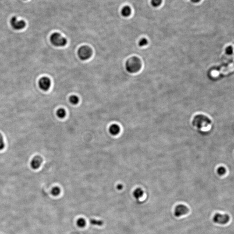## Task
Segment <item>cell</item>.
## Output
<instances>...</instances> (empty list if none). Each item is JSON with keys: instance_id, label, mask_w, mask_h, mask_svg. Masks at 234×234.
<instances>
[{"instance_id": "cell-19", "label": "cell", "mask_w": 234, "mask_h": 234, "mask_svg": "<svg viewBox=\"0 0 234 234\" xmlns=\"http://www.w3.org/2000/svg\"><path fill=\"white\" fill-rule=\"evenodd\" d=\"M147 39H146L145 38H142L140 40L139 42V45L140 47H142L145 46L147 44Z\"/></svg>"}, {"instance_id": "cell-14", "label": "cell", "mask_w": 234, "mask_h": 234, "mask_svg": "<svg viewBox=\"0 0 234 234\" xmlns=\"http://www.w3.org/2000/svg\"><path fill=\"white\" fill-rule=\"evenodd\" d=\"M76 224L79 227L84 228L86 226V221L83 218H80L77 220Z\"/></svg>"}, {"instance_id": "cell-9", "label": "cell", "mask_w": 234, "mask_h": 234, "mask_svg": "<svg viewBox=\"0 0 234 234\" xmlns=\"http://www.w3.org/2000/svg\"><path fill=\"white\" fill-rule=\"evenodd\" d=\"M42 162H43V159L40 156H36L32 159L30 165H31V167L33 169L36 170V169H38L40 167Z\"/></svg>"}, {"instance_id": "cell-3", "label": "cell", "mask_w": 234, "mask_h": 234, "mask_svg": "<svg viewBox=\"0 0 234 234\" xmlns=\"http://www.w3.org/2000/svg\"><path fill=\"white\" fill-rule=\"evenodd\" d=\"M50 42L55 46L63 47L67 44V40L58 33H54L50 36Z\"/></svg>"}, {"instance_id": "cell-13", "label": "cell", "mask_w": 234, "mask_h": 234, "mask_svg": "<svg viewBox=\"0 0 234 234\" xmlns=\"http://www.w3.org/2000/svg\"><path fill=\"white\" fill-rule=\"evenodd\" d=\"M56 115L58 118H63L66 116V112L63 109H59L57 111Z\"/></svg>"}, {"instance_id": "cell-23", "label": "cell", "mask_w": 234, "mask_h": 234, "mask_svg": "<svg viewBox=\"0 0 234 234\" xmlns=\"http://www.w3.org/2000/svg\"><path fill=\"white\" fill-rule=\"evenodd\" d=\"M191 1L193 3H198L201 0H191Z\"/></svg>"}, {"instance_id": "cell-1", "label": "cell", "mask_w": 234, "mask_h": 234, "mask_svg": "<svg viewBox=\"0 0 234 234\" xmlns=\"http://www.w3.org/2000/svg\"><path fill=\"white\" fill-rule=\"evenodd\" d=\"M193 124V125L195 126L199 129L206 130L210 129L211 122L210 120L205 116L199 115L194 118Z\"/></svg>"}, {"instance_id": "cell-2", "label": "cell", "mask_w": 234, "mask_h": 234, "mask_svg": "<svg viewBox=\"0 0 234 234\" xmlns=\"http://www.w3.org/2000/svg\"><path fill=\"white\" fill-rule=\"evenodd\" d=\"M125 66L126 69L129 73H137L141 69V61L137 57H132L127 60Z\"/></svg>"}, {"instance_id": "cell-20", "label": "cell", "mask_w": 234, "mask_h": 234, "mask_svg": "<svg viewBox=\"0 0 234 234\" xmlns=\"http://www.w3.org/2000/svg\"><path fill=\"white\" fill-rule=\"evenodd\" d=\"M5 144L4 141L3 137L1 134L0 133V151L2 150L4 148Z\"/></svg>"}, {"instance_id": "cell-4", "label": "cell", "mask_w": 234, "mask_h": 234, "mask_svg": "<svg viewBox=\"0 0 234 234\" xmlns=\"http://www.w3.org/2000/svg\"><path fill=\"white\" fill-rule=\"evenodd\" d=\"M79 58L82 60H86L90 58L92 55V50L90 47L83 46L79 49L78 51Z\"/></svg>"}, {"instance_id": "cell-10", "label": "cell", "mask_w": 234, "mask_h": 234, "mask_svg": "<svg viewBox=\"0 0 234 234\" xmlns=\"http://www.w3.org/2000/svg\"><path fill=\"white\" fill-rule=\"evenodd\" d=\"M109 131L111 135H116L120 132V128L116 124H113L110 127Z\"/></svg>"}, {"instance_id": "cell-21", "label": "cell", "mask_w": 234, "mask_h": 234, "mask_svg": "<svg viewBox=\"0 0 234 234\" xmlns=\"http://www.w3.org/2000/svg\"><path fill=\"white\" fill-rule=\"evenodd\" d=\"M217 171L219 175H223L226 173V170L225 167L222 166V167H219V168L218 169Z\"/></svg>"}, {"instance_id": "cell-15", "label": "cell", "mask_w": 234, "mask_h": 234, "mask_svg": "<svg viewBox=\"0 0 234 234\" xmlns=\"http://www.w3.org/2000/svg\"><path fill=\"white\" fill-rule=\"evenodd\" d=\"M70 103L73 104V105H76V104L79 103V98L77 96H75V95L71 96L70 98Z\"/></svg>"}, {"instance_id": "cell-12", "label": "cell", "mask_w": 234, "mask_h": 234, "mask_svg": "<svg viewBox=\"0 0 234 234\" xmlns=\"http://www.w3.org/2000/svg\"><path fill=\"white\" fill-rule=\"evenodd\" d=\"M144 191L141 188H137L133 192V196L137 200H139L143 197Z\"/></svg>"}, {"instance_id": "cell-16", "label": "cell", "mask_w": 234, "mask_h": 234, "mask_svg": "<svg viewBox=\"0 0 234 234\" xmlns=\"http://www.w3.org/2000/svg\"><path fill=\"white\" fill-rule=\"evenodd\" d=\"M90 222L91 225H94V226H101L103 224V221L101 220H97V219H91Z\"/></svg>"}, {"instance_id": "cell-18", "label": "cell", "mask_w": 234, "mask_h": 234, "mask_svg": "<svg viewBox=\"0 0 234 234\" xmlns=\"http://www.w3.org/2000/svg\"><path fill=\"white\" fill-rule=\"evenodd\" d=\"M51 193L54 196H57L59 195L60 193V188L58 187H55L52 189L51 191Z\"/></svg>"}, {"instance_id": "cell-11", "label": "cell", "mask_w": 234, "mask_h": 234, "mask_svg": "<svg viewBox=\"0 0 234 234\" xmlns=\"http://www.w3.org/2000/svg\"><path fill=\"white\" fill-rule=\"evenodd\" d=\"M131 9L129 6H126L123 7L121 10V14L124 17H128L131 14Z\"/></svg>"}, {"instance_id": "cell-22", "label": "cell", "mask_w": 234, "mask_h": 234, "mask_svg": "<svg viewBox=\"0 0 234 234\" xmlns=\"http://www.w3.org/2000/svg\"><path fill=\"white\" fill-rule=\"evenodd\" d=\"M123 185H121V184H118L117 186V188L118 190H121L122 189H123Z\"/></svg>"}, {"instance_id": "cell-8", "label": "cell", "mask_w": 234, "mask_h": 234, "mask_svg": "<svg viewBox=\"0 0 234 234\" xmlns=\"http://www.w3.org/2000/svg\"><path fill=\"white\" fill-rule=\"evenodd\" d=\"M189 211V209L186 206L179 205L176 206L174 210V215L177 217L186 215Z\"/></svg>"}, {"instance_id": "cell-6", "label": "cell", "mask_w": 234, "mask_h": 234, "mask_svg": "<svg viewBox=\"0 0 234 234\" xmlns=\"http://www.w3.org/2000/svg\"><path fill=\"white\" fill-rule=\"evenodd\" d=\"M10 23L12 27L16 30L23 29L26 26V23L23 20H18L15 17L12 18Z\"/></svg>"}, {"instance_id": "cell-17", "label": "cell", "mask_w": 234, "mask_h": 234, "mask_svg": "<svg viewBox=\"0 0 234 234\" xmlns=\"http://www.w3.org/2000/svg\"><path fill=\"white\" fill-rule=\"evenodd\" d=\"M162 0H152L151 4L152 6L154 8H157L161 4Z\"/></svg>"}, {"instance_id": "cell-7", "label": "cell", "mask_w": 234, "mask_h": 234, "mask_svg": "<svg viewBox=\"0 0 234 234\" xmlns=\"http://www.w3.org/2000/svg\"><path fill=\"white\" fill-rule=\"evenodd\" d=\"M39 88L44 91H47L48 90L51 86V81L49 78L47 77L41 78L39 82Z\"/></svg>"}, {"instance_id": "cell-5", "label": "cell", "mask_w": 234, "mask_h": 234, "mask_svg": "<svg viewBox=\"0 0 234 234\" xmlns=\"http://www.w3.org/2000/svg\"><path fill=\"white\" fill-rule=\"evenodd\" d=\"M229 219L230 218L228 215L217 213L214 216L213 220L215 223L224 225L227 223Z\"/></svg>"}]
</instances>
